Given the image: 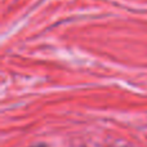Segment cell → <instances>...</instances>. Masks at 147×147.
Instances as JSON below:
<instances>
[{
	"instance_id": "1",
	"label": "cell",
	"mask_w": 147,
	"mask_h": 147,
	"mask_svg": "<svg viewBox=\"0 0 147 147\" xmlns=\"http://www.w3.org/2000/svg\"><path fill=\"white\" fill-rule=\"evenodd\" d=\"M32 147H47V146H44V145H38V146H32Z\"/></svg>"
}]
</instances>
